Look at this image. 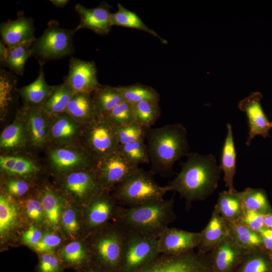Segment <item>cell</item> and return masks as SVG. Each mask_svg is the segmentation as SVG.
I'll use <instances>...</instances> for the list:
<instances>
[{
  "instance_id": "6da1fadb",
  "label": "cell",
  "mask_w": 272,
  "mask_h": 272,
  "mask_svg": "<svg viewBox=\"0 0 272 272\" xmlns=\"http://www.w3.org/2000/svg\"><path fill=\"white\" fill-rule=\"evenodd\" d=\"M176 177L166 185L178 192L187 203L202 200L217 188L221 169L213 154L190 153Z\"/></svg>"
},
{
  "instance_id": "7a4b0ae2",
  "label": "cell",
  "mask_w": 272,
  "mask_h": 272,
  "mask_svg": "<svg viewBox=\"0 0 272 272\" xmlns=\"http://www.w3.org/2000/svg\"><path fill=\"white\" fill-rule=\"evenodd\" d=\"M150 171L166 177L174 173V163L190 153L187 130L181 123H172L147 131Z\"/></svg>"
},
{
  "instance_id": "3957f363",
  "label": "cell",
  "mask_w": 272,
  "mask_h": 272,
  "mask_svg": "<svg viewBox=\"0 0 272 272\" xmlns=\"http://www.w3.org/2000/svg\"><path fill=\"white\" fill-rule=\"evenodd\" d=\"M175 218L171 198L135 207L118 206L114 220L126 231L158 239Z\"/></svg>"
},
{
  "instance_id": "277c9868",
  "label": "cell",
  "mask_w": 272,
  "mask_h": 272,
  "mask_svg": "<svg viewBox=\"0 0 272 272\" xmlns=\"http://www.w3.org/2000/svg\"><path fill=\"white\" fill-rule=\"evenodd\" d=\"M167 191L150 171L138 168L114 187L111 195L119 206L131 208L162 200Z\"/></svg>"
},
{
  "instance_id": "5b68a950",
  "label": "cell",
  "mask_w": 272,
  "mask_h": 272,
  "mask_svg": "<svg viewBox=\"0 0 272 272\" xmlns=\"http://www.w3.org/2000/svg\"><path fill=\"white\" fill-rule=\"evenodd\" d=\"M97 233L91 244L93 263L106 272H119L126 231L115 223Z\"/></svg>"
},
{
  "instance_id": "8992f818",
  "label": "cell",
  "mask_w": 272,
  "mask_h": 272,
  "mask_svg": "<svg viewBox=\"0 0 272 272\" xmlns=\"http://www.w3.org/2000/svg\"><path fill=\"white\" fill-rule=\"evenodd\" d=\"M77 31L76 28L63 29L57 21H50L42 35L33 42L32 55L43 63L70 55L74 51L73 38Z\"/></svg>"
},
{
  "instance_id": "52a82bcc",
  "label": "cell",
  "mask_w": 272,
  "mask_h": 272,
  "mask_svg": "<svg viewBox=\"0 0 272 272\" xmlns=\"http://www.w3.org/2000/svg\"><path fill=\"white\" fill-rule=\"evenodd\" d=\"M79 142L95 162L117 151L119 145L114 126L98 116L83 125Z\"/></svg>"
},
{
  "instance_id": "ba28073f",
  "label": "cell",
  "mask_w": 272,
  "mask_h": 272,
  "mask_svg": "<svg viewBox=\"0 0 272 272\" xmlns=\"http://www.w3.org/2000/svg\"><path fill=\"white\" fill-rule=\"evenodd\" d=\"M160 255L158 239H150L126 231L119 272H137Z\"/></svg>"
},
{
  "instance_id": "9c48e42d",
  "label": "cell",
  "mask_w": 272,
  "mask_h": 272,
  "mask_svg": "<svg viewBox=\"0 0 272 272\" xmlns=\"http://www.w3.org/2000/svg\"><path fill=\"white\" fill-rule=\"evenodd\" d=\"M47 145L48 165L56 173L63 176L77 170L93 169L95 162L80 142Z\"/></svg>"
},
{
  "instance_id": "30bf717a",
  "label": "cell",
  "mask_w": 272,
  "mask_h": 272,
  "mask_svg": "<svg viewBox=\"0 0 272 272\" xmlns=\"http://www.w3.org/2000/svg\"><path fill=\"white\" fill-rule=\"evenodd\" d=\"M138 168L117 150L96 161L93 171L103 191L109 192Z\"/></svg>"
},
{
  "instance_id": "8fae6325",
  "label": "cell",
  "mask_w": 272,
  "mask_h": 272,
  "mask_svg": "<svg viewBox=\"0 0 272 272\" xmlns=\"http://www.w3.org/2000/svg\"><path fill=\"white\" fill-rule=\"evenodd\" d=\"M137 272H209V270L201 253L191 250L177 255L161 254Z\"/></svg>"
},
{
  "instance_id": "7c38bea8",
  "label": "cell",
  "mask_w": 272,
  "mask_h": 272,
  "mask_svg": "<svg viewBox=\"0 0 272 272\" xmlns=\"http://www.w3.org/2000/svg\"><path fill=\"white\" fill-rule=\"evenodd\" d=\"M63 176V190L79 202L88 204L103 191L93 169L77 170Z\"/></svg>"
},
{
  "instance_id": "4fadbf2b",
  "label": "cell",
  "mask_w": 272,
  "mask_h": 272,
  "mask_svg": "<svg viewBox=\"0 0 272 272\" xmlns=\"http://www.w3.org/2000/svg\"><path fill=\"white\" fill-rule=\"evenodd\" d=\"M262 97L260 92H253L238 104L239 108L245 113L247 118L249 131L245 143L247 146L250 145L251 140L256 135H261L264 139L269 137L272 122L268 119L262 109Z\"/></svg>"
},
{
  "instance_id": "5bb4252c",
  "label": "cell",
  "mask_w": 272,
  "mask_h": 272,
  "mask_svg": "<svg viewBox=\"0 0 272 272\" xmlns=\"http://www.w3.org/2000/svg\"><path fill=\"white\" fill-rule=\"evenodd\" d=\"M75 93H91L100 85L97 78V70L93 61H86L72 57L69 70L64 79Z\"/></svg>"
},
{
  "instance_id": "9a60e30c",
  "label": "cell",
  "mask_w": 272,
  "mask_h": 272,
  "mask_svg": "<svg viewBox=\"0 0 272 272\" xmlns=\"http://www.w3.org/2000/svg\"><path fill=\"white\" fill-rule=\"evenodd\" d=\"M200 241L201 233L167 227L158 238V251L160 254H180L198 246Z\"/></svg>"
},
{
  "instance_id": "2e32d148",
  "label": "cell",
  "mask_w": 272,
  "mask_h": 272,
  "mask_svg": "<svg viewBox=\"0 0 272 272\" xmlns=\"http://www.w3.org/2000/svg\"><path fill=\"white\" fill-rule=\"evenodd\" d=\"M21 110L26 124L30 148L39 150L46 146L52 116L40 107L24 106Z\"/></svg>"
},
{
  "instance_id": "e0dca14e",
  "label": "cell",
  "mask_w": 272,
  "mask_h": 272,
  "mask_svg": "<svg viewBox=\"0 0 272 272\" xmlns=\"http://www.w3.org/2000/svg\"><path fill=\"white\" fill-rule=\"evenodd\" d=\"M111 6L106 2H102L96 8L88 9L78 4L75 9L80 18L77 31L86 28L90 29L99 35L108 34L111 29Z\"/></svg>"
},
{
  "instance_id": "ac0fdd59",
  "label": "cell",
  "mask_w": 272,
  "mask_h": 272,
  "mask_svg": "<svg viewBox=\"0 0 272 272\" xmlns=\"http://www.w3.org/2000/svg\"><path fill=\"white\" fill-rule=\"evenodd\" d=\"M35 31L33 19L26 17L21 12L16 19L1 24V41L8 49L23 43L34 42L36 39Z\"/></svg>"
},
{
  "instance_id": "d6986e66",
  "label": "cell",
  "mask_w": 272,
  "mask_h": 272,
  "mask_svg": "<svg viewBox=\"0 0 272 272\" xmlns=\"http://www.w3.org/2000/svg\"><path fill=\"white\" fill-rule=\"evenodd\" d=\"M109 192L103 191L88 204L86 211V223L91 230L104 227L108 221L114 219L118 205Z\"/></svg>"
},
{
  "instance_id": "ffe728a7",
  "label": "cell",
  "mask_w": 272,
  "mask_h": 272,
  "mask_svg": "<svg viewBox=\"0 0 272 272\" xmlns=\"http://www.w3.org/2000/svg\"><path fill=\"white\" fill-rule=\"evenodd\" d=\"M30 148L26 124L21 110L13 122L6 127L0 135V149L5 154H16Z\"/></svg>"
},
{
  "instance_id": "44dd1931",
  "label": "cell",
  "mask_w": 272,
  "mask_h": 272,
  "mask_svg": "<svg viewBox=\"0 0 272 272\" xmlns=\"http://www.w3.org/2000/svg\"><path fill=\"white\" fill-rule=\"evenodd\" d=\"M82 126L65 112L52 116L47 145H64L79 142Z\"/></svg>"
},
{
  "instance_id": "7402d4cb",
  "label": "cell",
  "mask_w": 272,
  "mask_h": 272,
  "mask_svg": "<svg viewBox=\"0 0 272 272\" xmlns=\"http://www.w3.org/2000/svg\"><path fill=\"white\" fill-rule=\"evenodd\" d=\"M43 63H39V75L32 83L17 89V92L21 96L24 106L41 107L52 94L54 86L48 85L45 81Z\"/></svg>"
},
{
  "instance_id": "603a6c76",
  "label": "cell",
  "mask_w": 272,
  "mask_h": 272,
  "mask_svg": "<svg viewBox=\"0 0 272 272\" xmlns=\"http://www.w3.org/2000/svg\"><path fill=\"white\" fill-rule=\"evenodd\" d=\"M1 172L10 177L32 178L40 171V167L33 160L15 154L0 156Z\"/></svg>"
},
{
  "instance_id": "cb8c5ba5",
  "label": "cell",
  "mask_w": 272,
  "mask_h": 272,
  "mask_svg": "<svg viewBox=\"0 0 272 272\" xmlns=\"http://www.w3.org/2000/svg\"><path fill=\"white\" fill-rule=\"evenodd\" d=\"M227 132L221 152L220 168L224 173V181L230 192H235L233 179L236 172V151L232 126L227 124Z\"/></svg>"
},
{
  "instance_id": "d4e9b609",
  "label": "cell",
  "mask_w": 272,
  "mask_h": 272,
  "mask_svg": "<svg viewBox=\"0 0 272 272\" xmlns=\"http://www.w3.org/2000/svg\"><path fill=\"white\" fill-rule=\"evenodd\" d=\"M91 95L96 115L98 117H104L124 101L118 87L100 84Z\"/></svg>"
},
{
  "instance_id": "484cf974",
  "label": "cell",
  "mask_w": 272,
  "mask_h": 272,
  "mask_svg": "<svg viewBox=\"0 0 272 272\" xmlns=\"http://www.w3.org/2000/svg\"><path fill=\"white\" fill-rule=\"evenodd\" d=\"M65 112L82 125L90 122L97 117L90 93H75Z\"/></svg>"
},
{
  "instance_id": "4316f807",
  "label": "cell",
  "mask_w": 272,
  "mask_h": 272,
  "mask_svg": "<svg viewBox=\"0 0 272 272\" xmlns=\"http://www.w3.org/2000/svg\"><path fill=\"white\" fill-rule=\"evenodd\" d=\"M59 256L63 264L79 269L94 264L91 250L80 241L66 244L60 250Z\"/></svg>"
},
{
  "instance_id": "83f0119b",
  "label": "cell",
  "mask_w": 272,
  "mask_h": 272,
  "mask_svg": "<svg viewBox=\"0 0 272 272\" xmlns=\"http://www.w3.org/2000/svg\"><path fill=\"white\" fill-rule=\"evenodd\" d=\"M227 231L222 218L218 214H214L201 232V241L198 246L200 252L218 245L225 239Z\"/></svg>"
},
{
  "instance_id": "f1b7e54d",
  "label": "cell",
  "mask_w": 272,
  "mask_h": 272,
  "mask_svg": "<svg viewBox=\"0 0 272 272\" xmlns=\"http://www.w3.org/2000/svg\"><path fill=\"white\" fill-rule=\"evenodd\" d=\"M117 12L111 14V22L112 26L116 25L142 30L158 38L161 43L167 44L165 39L147 26L136 13L126 9L120 3L117 4Z\"/></svg>"
},
{
  "instance_id": "f546056e",
  "label": "cell",
  "mask_w": 272,
  "mask_h": 272,
  "mask_svg": "<svg viewBox=\"0 0 272 272\" xmlns=\"http://www.w3.org/2000/svg\"><path fill=\"white\" fill-rule=\"evenodd\" d=\"M75 92L65 83L54 86L49 98L40 107L46 113L53 116L64 113Z\"/></svg>"
},
{
  "instance_id": "4dcf8cb0",
  "label": "cell",
  "mask_w": 272,
  "mask_h": 272,
  "mask_svg": "<svg viewBox=\"0 0 272 272\" xmlns=\"http://www.w3.org/2000/svg\"><path fill=\"white\" fill-rule=\"evenodd\" d=\"M40 201L47 222L53 227H56L60 221L62 197L56 191L46 188L42 192Z\"/></svg>"
},
{
  "instance_id": "1f68e13d",
  "label": "cell",
  "mask_w": 272,
  "mask_h": 272,
  "mask_svg": "<svg viewBox=\"0 0 272 272\" xmlns=\"http://www.w3.org/2000/svg\"><path fill=\"white\" fill-rule=\"evenodd\" d=\"M33 42L23 43L8 49V55L3 65L17 75L22 76L26 62L32 55L31 47Z\"/></svg>"
},
{
  "instance_id": "d6a6232c",
  "label": "cell",
  "mask_w": 272,
  "mask_h": 272,
  "mask_svg": "<svg viewBox=\"0 0 272 272\" xmlns=\"http://www.w3.org/2000/svg\"><path fill=\"white\" fill-rule=\"evenodd\" d=\"M159 102L143 101L132 104L135 122L147 130L151 128L161 115Z\"/></svg>"
},
{
  "instance_id": "836d02e7",
  "label": "cell",
  "mask_w": 272,
  "mask_h": 272,
  "mask_svg": "<svg viewBox=\"0 0 272 272\" xmlns=\"http://www.w3.org/2000/svg\"><path fill=\"white\" fill-rule=\"evenodd\" d=\"M12 196L4 193L0 195V234L2 238L16 225L18 212L17 205Z\"/></svg>"
},
{
  "instance_id": "e575fe53",
  "label": "cell",
  "mask_w": 272,
  "mask_h": 272,
  "mask_svg": "<svg viewBox=\"0 0 272 272\" xmlns=\"http://www.w3.org/2000/svg\"><path fill=\"white\" fill-rule=\"evenodd\" d=\"M217 208L222 217L228 220H234L241 213L243 208L241 192L223 191L219 194Z\"/></svg>"
},
{
  "instance_id": "d590c367",
  "label": "cell",
  "mask_w": 272,
  "mask_h": 272,
  "mask_svg": "<svg viewBox=\"0 0 272 272\" xmlns=\"http://www.w3.org/2000/svg\"><path fill=\"white\" fill-rule=\"evenodd\" d=\"M124 101L132 104L143 101H160V95L153 88L141 84L118 86Z\"/></svg>"
},
{
  "instance_id": "8d00e7d4",
  "label": "cell",
  "mask_w": 272,
  "mask_h": 272,
  "mask_svg": "<svg viewBox=\"0 0 272 272\" xmlns=\"http://www.w3.org/2000/svg\"><path fill=\"white\" fill-rule=\"evenodd\" d=\"M16 81L14 76L3 69L0 73V112L1 118L6 116L13 103Z\"/></svg>"
},
{
  "instance_id": "74e56055",
  "label": "cell",
  "mask_w": 272,
  "mask_h": 272,
  "mask_svg": "<svg viewBox=\"0 0 272 272\" xmlns=\"http://www.w3.org/2000/svg\"><path fill=\"white\" fill-rule=\"evenodd\" d=\"M117 151L127 161L134 165L150 163L148 147L145 142L119 145Z\"/></svg>"
},
{
  "instance_id": "f35d334b",
  "label": "cell",
  "mask_w": 272,
  "mask_h": 272,
  "mask_svg": "<svg viewBox=\"0 0 272 272\" xmlns=\"http://www.w3.org/2000/svg\"><path fill=\"white\" fill-rule=\"evenodd\" d=\"M243 208L246 211L266 212L269 208L266 195L261 189L246 188L241 192Z\"/></svg>"
},
{
  "instance_id": "ab89813d",
  "label": "cell",
  "mask_w": 272,
  "mask_h": 272,
  "mask_svg": "<svg viewBox=\"0 0 272 272\" xmlns=\"http://www.w3.org/2000/svg\"><path fill=\"white\" fill-rule=\"evenodd\" d=\"M104 117L114 127H120L135 122L132 104L124 101Z\"/></svg>"
},
{
  "instance_id": "60d3db41",
  "label": "cell",
  "mask_w": 272,
  "mask_h": 272,
  "mask_svg": "<svg viewBox=\"0 0 272 272\" xmlns=\"http://www.w3.org/2000/svg\"><path fill=\"white\" fill-rule=\"evenodd\" d=\"M217 249L215 263L219 272L228 270L234 262L237 255L236 248L228 240H223Z\"/></svg>"
},
{
  "instance_id": "b9f144b4",
  "label": "cell",
  "mask_w": 272,
  "mask_h": 272,
  "mask_svg": "<svg viewBox=\"0 0 272 272\" xmlns=\"http://www.w3.org/2000/svg\"><path fill=\"white\" fill-rule=\"evenodd\" d=\"M231 232L236 243L244 248L257 246L262 242L260 236L243 224H232Z\"/></svg>"
},
{
  "instance_id": "7bdbcfd3",
  "label": "cell",
  "mask_w": 272,
  "mask_h": 272,
  "mask_svg": "<svg viewBox=\"0 0 272 272\" xmlns=\"http://www.w3.org/2000/svg\"><path fill=\"white\" fill-rule=\"evenodd\" d=\"M114 128L119 145L137 141L145 142L146 138L147 129L135 122Z\"/></svg>"
},
{
  "instance_id": "ee69618b",
  "label": "cell",
  "mask_w": 272,
  "mask_h": 272,
  "mask_svg": "<svg viewBox=\"0 0 272 272\" xmlns=\"http://www.w3.org/2000/svg\"><path fill=\"white\" fill-rule=\"evenodd\" d=\"M63 268L60 259L51 252L42 253L37 266L38 272H62Z\"/></svg>"
},
{
  "instance_id": "f6af8a7d",
  "label": "cell",
  "mask_w": 272,
  "mask_h": 272,
  "mask_svg": "<svg viewBox=\"0 0 272 272\" xmlns=\"http://www.w3.org/2000/svg\"><path fill=\"white\" fill-rule=\"evenodd\" d=\"M4 187L8 194L18 197L24 195L30 188L29 183L24 179L14 177L7 180Z\"/></svg>"
},
{
  "instance_id": "bcb514c9",
  "label": "cell",
  "mask_w": 272,
  "mask_h": 272,
  "mask_svg": "<svg viewBox=\"0 0 272 272\" xmlns=\"http://www.w3.org/2000/svg\"><path fill=\"white\" fill-rule=\"evenodd\" d=\"M60 221L64 229L71 235H74L80 231V225L75 210L69 208L61 214Z\"/></svg>"
},
{
  "instance_id": "7dc6e473",
  "label": "cell",
  "mask_w": 272,
  "mask_h": 272,
  "mask_svg": "<svg viewBox=\"0 0 272 272\" xmlns=\"http://www.w3.org/2000/svg\"><path fill=\"white\" fill-rule=\"evenodd\" d=\"M61 242L59 236L54 233H47L43 235L40 241L34 247L38 252H52L59 245Z\"/></svg>"
},
{
  "instance_id": "c3c4849f",
  "label": "cell",
  "mask_w": 272,
  "mask_h": 272,
  "mask_svg": "<svg viewBox=\"0 0 272 272\" xmlns=\"http://www.w3.org/2000/svg\"><path fill=\"white\" fill-rule=\"evenodd\" d=\"M241 221L243 225L255 232H259L264 226V214L254 211H246Z\"/></svg>"
},
{
  "instance_id": "681fc988",
  "label": "cell",
  "mask_w": 272,
  "mask_h": 272,
  "mask_svg": "<svg viewBox=\"0 0 272 272\" xmlns=\"http://www.w3.org/2000/svg\"><path fill=\"white\" fill-rule=\"evenodd\" d=\"M25 211L27 216L36 223L41 222L44 215L40 200L34 198H28L25 202Z\"/></svg>"
},
{
  "instance_id": "f907efd6",
  "label": "cell",
  "mask_w": 272,
  "mask_h": 272,
  "mask_svg": "<svg viewBox=\"0 0 272 272\" xmlns=\"http://www.w3.org/2000/svg\"><path fill=\"white\" fill-rule=\"evenodd\" d=\"M43 237L42 232L34 226H30L22 235L23 241L27 245L34 247Z\"/></svg>"
},
{
  "instance_id": "816d5d0a",
  "label": "cell",
  "mask_w": 272,
  "mask_h": 272,
  "mask_svg": "<svg viewBox=\"0 0 272 272\" xmlns=\"http://www.w3.org/2000/svg\"><path fill=\"white\" fill-rule=\"evenodd\" d=\"M267 270V264L262 258H254L245 264L243 272H266Z\"/></svg>"
},
{
  "instance_id": "f5cc1de1",
  "label": "cell",
  "mask_w": 272,
  "mask_h": 272,
  "mask_svg": "<svg viewBox=\"0 0 272 272\" xmlns=\"http://www.w3.org/2000/svg\"><path fill=\"white\" fill-rule=\"evenodd\" d=\"M259 233L265 247L267 249L272 250V229L263 228Z\"/></svg>"
},
{
  "instance_id": "db71d44e",
  "label": "cell",
  "mask_w": 272,
  "mask_h": 272,
  "mask_svg": "<svg viewBox=\"0 0 272 272\" xmlns=\"http://www.w3.org/2000/svg\"><path fill=\"white\" fill-rule=\"evenodd\" d=\"M79 270L80 272H106L95 264H91Z\"/></svg>"
},
{
  "instance_id": "11a10c76",
  "label": "cell",
  "mask_w": 272,
  "mask_h": 272,
  "mask_svg": "<svg viewBox=\"0 0 272 272\" xmlns=\"http://www.w3.org/2000/svg\"><path fill=\"white\" fill-rule=\"evenodd\" d=\"M8 48L2 42H0V60L1 63H3L6 59L8 55Z\"/></svg>"
},
{
  "instance_id": "9f6ffc18",
  "label": "cell",
  "mask_w": 272,
  "mask_h": 272,
  "mask_svg": "<svg viewBox=\"0 0 272 272\" xmlns=\"http://www.w3.org/2000/svg\"><path fill=\"white\" fill-rule=\"evenodd\" d=\"M51 3L56 7H64L69 2L68 0H51Z\"/></svg>"
},
{
  "instance_id": "6f0895ef",
  "label": "cell",
  "mask_w": 272,
  "mask_h": 272,
  "mask_svg": "<svg viewBox=\"0 0 272 272\" xmlns=\"http://www.w3.org/2000/svg\"><path fill=\"white\" fill-rule=\"evenodd\" d=\"M264 225L268 228L272 229V215L264 214Z\"/></svg>"
}]
</instances>
